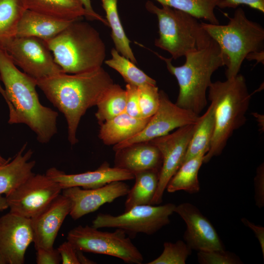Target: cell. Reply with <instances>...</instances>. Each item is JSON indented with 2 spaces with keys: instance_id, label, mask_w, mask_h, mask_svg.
Segmentation results:
<instances>
[{
  "instance_id": "e575fe53",
  "label": "cell",
  "mask_w": 264,
  "mask_h": 264,
  "mask_svg": "<svg viewBox=\"0 0 264 264\" xmlns=\"http://www.w3.org/2000/svg\"><path fill=\"white\" fill-rule=\"evenodd\" d=\"M125 89L127 93L125 112L133 117L142 118L139 106L137 87L127 84Z\"/></svg>"
},
{
  "instance_id": "74e56055",
  "label": "cell",
  "mask_w": 264,
  "mask_h": 264,
  "mask_svg": "<svg viewBox=\"0 0 264 264\" xmlns=\"http://www.w3.org/2000/svg\"><path fill=\"white\" fill-rule=\"evenodd\" d=\"M242 4L264 13V0H221L217 7L221 9L236 8Z\"/></svg>"
},
{
  "instance_id": "9a60e30c",
  "label": "cell",
  "mask_w": 264,
  "mask_h": 264,
  "mask_svg": "<svg viewBox=\"0 0 264 264\" xmlns=\"http://www.w3.org/2000/svg\"><path fill=\"white\" fill-rule=\"evenodd\" d=\"M175 212L179 215L186 224L183 235L185 242L198 251L225 250V247L216 230L194 205L184 202L176 205Z\"/></svg>"
},
{
  "instance_id": "277c9868",
  "label": "cell",
  "mask_w": 264,
  "mask_h": 264,
  "mask_svg": "<svg viewBox=\"0 0 264 264\" xmlns=\"http://www.w3.org/2000/svg\"><path fill=\"white\" fill-rule=\"evenodd\" d=\"M208 90V99L214 110L215 129L203 163L220 155L234 132L245 123L251 98L245 79L240 74L224 81L212 82Z\"/></svg>"
},
{
  "instance_id": "3957f363",
  "label": "cell",
  "mask_w": 264,
  "mask_h": 264,
  "mask_svg": "<svg viewBox=\"0 0 264 264\" xmlns=\"http://www.w3.org/2000/svg\"><path fill=\"white\" fill-rule=\"evenodd\" d=\"M154 53L177 81L179 93L176 104L199 115L207 104L206 92L213 73L225 66L218 44L212 39L205 47L186 54L185 63L179 66L173 65L171 58Z\"/></svg>"
},
{
  "instance_id": "7bdbcfd3",
  "label": "cell",
  "mask_w": 264,
  "mask_h": 264,
  "mask_svg": "<svg viewBox=\"0 0 264 264\" xmlns=\"http://www.w3.org/2000/svg\"><path fill=\"white\" fill-rule=\"evenodd\" d=\"M77 258L80 264H96L94 261L90 260L86 257L83 253V251L77 250Z\"/></svg>"
},
{
  "instance_id": "b9f144b4",
  "label": "cell",
  "mask_w": 264,
  "mask_h": 264,
  "mask_svg": "<svg viewBox=\"0 0 264 264\" xmlns=\"http://www.w3.org/2000/svg\"><path fill=\"white\" fill-rule=\"evenodd\" d=\"M245 59H247L248 61L256 60L257 63H261L264 64V50L260 51L253 52L250 53L246 56Z\"/></svg>"
},
{
  "instance_id": "e0dca14e",
  "label": "cell",
  "mask_w": 264,
  "mask_h": 264,
  "mask_svg": "<svg viewBox=\"0 0 264 264\" xmlns=\"http://www.w3.org/2000/svg\"><path fill=\"white\" fill-rule=\"evenodd\" d=\"M71 207L70 200L60 194L45 208L30 219L36 249L54 247L58 233L69 214Z\"/></svg>"
},
{
  "instance_id": "7402d4cb",
  "label": "cell",
  "mask_w": 264,
  "mask_h": 264,
  "mask_svg": "<svg viewBox=\"0 0 264 264\" xmlns=\"http://www.w3.org/2000/svg\"><path fill=\"white\" fill-rule=\"evenodd\" d=\"M151 117L135 118L123 112L100 125L99 137L105 145L114 146L140 132Z\"/></svg>"
},
{
  "instance_id": "30bf717a",
  "label": "cell",
  "mask_w": 264,
  "mask_h": 264,
  "mask_svg": "<svg viewBox=\"0 0 264 264\" xmlns=\"http://www.w3.org/2000/svg\"><path fill=\"white\" fill-rule=\"evenodd\" d=\"M0 48L7 53L17 66L36 80L63 72L46 42L41 39L14 36L4 42Z\"/></svg>"
},
{
  "instance_id": "7c38bea8",
  "label": "cell",
  "mask_w": 264,
  "mask_h": 264,
  "mask_svg": "<svg viewBox=\"0 0 264 264\" xmlns=\"http://www.w3.org/2000/svg\"><path fill=\"white\" fill-rule=\"evenodd\" d=\"M159 95L158 109L145 128L137 134L114 145L115 152L133 143L150 141L167 134L175 129L198 121L199 115L173 103L164 91L160 90Z\"/></svg>"
},
{
  "instance_id": "f35d334b",
  "label": "cell",
  "mask_w": 264,
  "mask_h": 264,
  "mask_svg": "<svg viewBox=\"0 0 264 264\" xmlns=\"http://www.w3.org/2000/svg\"><path fill=\"white\" fill-rule=\"evenodd\" d=\"M63 264H80L77 255V249L69 241L61 244L57 248Z\"/></svg>"
},
{
  "instance_id": "d6a6232c",
  "label": "cell",
  "mask_w": 264,
  "mask_h": 264,
  "mask_svg": "<svg viewBox=\"0 0 264 264\" xmlns=\"http://www.w3.org/2000/svg\"><path fill=\"white\" fill-rule=\"evenodd\" d=\"M139 106L142 118L152 117L160 104L159 91L156 85L146 84L138 87Z\"/></svg>"
},
{
  "instance_id": "836d02e7",
  "label": "cell",
  "mask_w": 264,
  "mask_h": 264,
  "mask_svg": "<svg viewBox=\"0 0 264 264\" xmlns=\"http://www.w3.org/2000/svg\"><path fill=\"white\" fill-rule=\"evenodd\" d=\"M198 260L201 264H240V259L234 253L222 250L198 251Z\"/></svg>"
},
{
  "instance_id": "bcb514c9",
  "label": "cell",
  "mask_w": 264,
  "mask_h": 264,
  "mask_svg": "<svg viewBox=\"0 0 264 264\" xmlns=\"http://www.w3.org/2000/svg\"><path fill=\"white\" fill-rule=\"evenodd\" d=\"M10 159H11V158H8L7 159H6L4 158V157H3L0 154V164H4V163H6L7 162H8Z\"/></svg>"
},
{
  "instance_id": "f6af8a7d",
  "label": "cell",
  "mask_w": 264,
  "mask_h": 264,
  "mask_svg": "<svg viewBox=\"0 0 264 264\" xmlns=\"http://www.w3.org/2000/svg\"><path fill=\"white\" fill-rule=\"evenodd\" d=\"M0 94L3 97V98H4L5 102L6 103V104H7V105L8 106V107H9V106H10L9 103V102L8 101V99H7V98L5 90H4V88L2 87V86H1V84H0Z\"/></svg>"
},
{
  "instance_id": "ee69618b",
  "label": "cell",
  "mask_w": 264,
  "mask_h": 264,
  "mask_svg": "<svg viewBox=\"0 0 264 264\" xmlns=\"http://www.w3.org/2000/svg\"><path fill=\"white\" fill-rule=\"evenodd\" d=\"M8 208L5 197L0 195V212Z\"/></svg>"
},
{
  "instance_id": "ba28073f",
  "label": "cell",
  "mask_w": 264,
  "mask_h": 264,
  "mask_svg": "<svg viewBox=\"0 0 264 264\" xmlns=\"http://www.w3.org/2000/svg\"><path fill=\"white\" fill-rule=\"evenodd\" d=\"M67 241L77 250L113 256L128 264H141L144 260L141 253L121 229L109 232L79 225L68 232Z\"/></svg>"
},
{
  "instance_id": "d4e9b609",
  "label": "cell",
  "mask_w": 264,
  "mask_h": 264,
  "mask_svg": "<svg viewBox=\"0 0 264 264\" xmlns=\"http://www.w3.org/2000/svg\"><path fill=\"white\" fill-rule=\"evenodd\" d=\"M205 154H202L184 161L166 187L169 193L184 190L190 194L200 190L198 171L203 163Z\"/></svg>"
},
{
  "instance_id": "44dd1931",
  "label": "cell",
  "mask_w": 264,
  "mask_h": 264,
  "mask_svg": "<svg viewBox=\"0 0 264 264\" xmlns=\"http://www.w3.org/2000/svg\"><path fill=\"white\" fill-rule=\"evenodd\" d=\"M24 144L13 159L0 164V195L8 194L34 173L36 162L30 160L33 152L28 149L24 152Z\"/></svg>"
},
{
  "instance_id": "cb8c5ba5",
  "label": "cell",
  "mask_w": 264,
  "mask_h": 264,
  "mask_svg": "<svg viewBox=\"0 0 264 264\" xmlns=\"http://www.w3.org/2000/svg\"><path fill=\"white\" fill-rule=\"evenodd\" d=\"M159 172L157 170H148L134 174L135 183L126 195L124 211L137 205H152L158 186Z\"/></svg>"
},
{
  "instance_id": "52a82bcc",
  "label": "cell",
  "mask_w": 264,
  "mask_h": 264,
  "mask_svg": "<svg viewBox=\"0 0 264 264\" xmlns=\"http://www.w3.org/2000/svg\"><path fill=\"white\" fill-rule=\"evenodd\" d=\"M145 7L158 19L159 37L154 45L168 52L172 59L203 48L212 39L201 22L187 13L165 5L159 7L150 0Z\"/></svg>"
},
{
  "instance_id": "f1b7e54d",
  "label": "cell",
  "mask_w": 264,
  "mask_h": 264,
  "mask_svg": "<svg viewBox=\"0 0 264 264\" xmlns=\"http://www.w3.org/2000/svg\"><path fill=\"white\" fill-rule=\"evenodd\" d=\"M161 6H167L187 13L197 19L218 24L214 10L221 0H154Z\"/></svg>"
},
{
  "instance_id": "8d00e7d4",
  "label": "cell",
  "mask_w": 264,
  "mask_h": 264,
  "mask_svg": "<svg viewBox=\"0 0 264 264\" xmlns=\"http://www.w3.org/2000/svg\"><path fill=\"white\" fill-rule=\"evenodd\" d=\"M36 250L37 264H59L61 262V255L57 249L39 248Z\"/></svg>"
},
{
  "instance_id": "9c48e42d",
  "label": "cell",
  "mask_w": 264,
  "mask_h": 264,
  "mask_svg": "<svg viewBox=\"0 0 264 264\" xmlns=\"http://www.w3.org/2000/svg\"><path fill=\"white\" fill-rule=\"evenodd\" d=\"M176 206L172 203L141 205L119 215L100 213L92 221V226L121 229L131 238L139 233L151 235L170 223V217L175 212Z\"/></svg>"
},
{
  "instance_id": "2e32d148",
  "label": "cell",
  "mask_w": 264,
  "mask_h": 264,
  "mask_svg": "<svg viewBox=\"0 0 264 264\" xmlns=\"http://www.w3.org/2000/svg\"><path fill=\"white\" fill-rule=\"evenodd\" d=\"M130 188L122 181H115L94 189H85L71 187L62 190L71 204L69 215L74 220L93 212L101 206L111 203L119 197L126 196Z\"/></svg>"
},
{
  "instance_id": "ab89813d",
  "label": "cell",
  "mask_w": 264,
  "mask_h": 264,
  "mask_svg": "<svg viewBox=\"0 0 264 264\" xmlns=\"http://www.w3.org/2000/svg\"><path fill=\"white\" fill-rule=\"evenodd\" d=\"M241 220L246 226L250 228L255 233L256 237L259 242L263 258H264V227L256 225L244 218H242Z\"/></svg>"
},
{
  "instance_id": "6da1fadb",
  "label": "cell",
  "mask_w": 264,
  "mask_h": 264,
  "mask_svg": "<svg viewBox=\"0 0 264 264\" xmlns=\"http://www.w3.org/2000/svg\"><path fill=\"white\" fill-rule=\"evenodd\" d=\"M37 87L64 115L67 126V139L77 143L78 127L82 116L96 106L104 92L114 84L102 67L76 74L64 72L36 80Z\"/></svg>"
},
{
  "instance_id": "484cf974",
  "label": "cell",
  "mask_w": 264,
  "mask_h": 264,
  "mask_svg": "<svg viewBox=\"0 0 264 264\" xmlns=\"http://www.w3.org/2000/svg\"><path fill=\"white\" fill-rule=\"evenodd\" d=\"M214 129V110L213 106L210 104L205 112L199 117L183 162L198 154H205L208 152Z\"/></svg>"
},
{
  "instance_id": "1f68e13d",
  "label": "cell",
  "mask_w": 264,
  "mask_h": 264,
  "mask_svg": "<svg viewBox=\"0 0 264 264\" xmlns=\"http://www.w3.org/2000/svg\"><path fill=\"white\" fill-rule=\"evenodd\" d=\"M161 255L148 264H185L192 250L181 240L175 242H165Z\"/></svg>"
},
{
  "instance_id": "60d3db41",
  "label": "cell",
  "mask_w": 264,
  "mask_h": 264,
  "mask_svg": "<svg viewBox=\"0 0 264 264\" xmlns=\"http://www.w3.org/2000/svg\"><path fill=\"white\" fill-rule=\"evenodd\" d=\"M88 14L89 20H97L101 22L106 25H108L107 20L93 10L91 0H81Z\"/></svg>"
},
{
  "instance_id": "5b68a950",
  "label": "cell",
  "mask_w": 264,
  "mask_h": 264,
  "mask_svg": "<svg viewBox=\"0 0 264 264\" xmlns=\"http://www.w3.org/2000/svg\"><path fill=\"white\" fill-rule=\"evenodd\" d=\"M62 71L76 74L102 66L106 55L99 32L80 20L71 22L53 38L44 41Z\"/></svg>"
},
{
  "instance_id": "d590c367",
  "label": "cell",
  "mask_w": 264,
  "mask_h": 264,
  "mask_svg": "<svg viewBox=\"0 0 264 264\" xmlns=\"http://www.w3.org/2000/svg\"><path fill=\"white\" fill-rule=\"evenodd\" d=\"M255 200L259 208L264 206V164H261L257 168L254 179Z\"/></svg>"
},
{
  "instance_id": "4fadbf2b",
  "label": "cell",
  "mask_w": 264,
  "mask_h": 264,
  "mask_svg": "<svg viewBox=\"0 0 264 264\" xmlns=\"http://www.w3.org/2000/svg\"><path fill=\"white\" fill-rule=\"evenodd\" d=\"M197 122L150 141L157 147L162 157L158 186L152 205L162 202L163 194L168 183L183 162Z\"/></svg>"
},
{
  "instance_id": "8992f818",
  "label": "cell",
  "mask_w": 264,
  "mask_h": 264,
  "mask_svg": "<svg viewBox=\"0 0 264 264\" xmlns=\"http://www.w3.org/2000/svg\"><path fill=\"white\" fill-rule=\"evenodd\" d=\"M225 25L201 22L204 30L219 45L226 66V79L236 76L246 56L264 50V28L247 18L242 8L235 10Z\"/></svg>"
},
{
  "instance_id": "7a4b0ae2",
  "label": "cell",
  "mask_w": 264,
  "mask_h": 264,
  "mask_svg": "<svg viewBox=\"0 0 264 264\" xmlns=\"http://www.w3.org/2000/svg\"><path fill=\"white\" fill-rule=\"evenodd\" d=\"M0 80L9 103V124L27 125L37 141L47 144L57 133L58 113L42 105L36 91V80L21 71L0 48Z\"/></svg>"
},
{
  "instance_id": "ffe728a7",
  "label": "cell",
  "mask_w": 264,
  "mask_h": 264,
  "mask_svg": "<svg viewBox=\"0 0 264 264\" xmlns=\"http://www.w3.org/2000/svg\"><path fill=\"white\" fill-rule=\"evenodd\" d=\"M72 22L25 9L18 23L16 36L34 37L47 41L58 34Z\"/></svg>"
},
{
  "instance_id": "4dcf8cb0",
  "label": "cell",
  "mask_w": 264,
  "mask_h": 264,
  "mask_svg": "<svg viewBox=\"0 0 264 264\" xmlns=\"http://www.w3.org/2000/svg\"><path fill=\"white\" fill-rule=\"evenodd\" d=\"M25 10L21 0H0V46L16 36L18 23Z\"/></svg>"
},
{
  "instance_id": "603a6c76",
  "label": "cell",
  "mask_w": 264,
  "mask_h": 264,
  "mask_svg": "<svg viewBox=\"0 0 264 264\" xmlns=\"http://www.w3.org/2000/svg\"><path fill=\"white\" fill-rule=\"evenodd\" d=\"M26 10L66 21L89 20L81 0H21Z\"/></svg>"
},
{
  "instance_id": "4316f807",
  "label": "cell",
  "mask_w": 264,
  "mask_h": 264,
  "mask_svg": "<svg viewBox=\"0 0 264 264\" xmlns=\"http://www.w3.org/2000/svg\"><path fill=\"white\" fill-rule=\"evenodd\" d=\"M118 0H101L106 13L108 26L111 28V36L115 49L121 55L135 64L137 61L130 46V41L126 35L118 15Z\"/></svg>"
},
{
  "instance_id": "ac0fdd59",
  "label": "cell",
  "mask_w": 264,
  "mask_h": 264,
  "mask_svg": "<svg viewBox=\"0 0 264 264\" xmlns=\"http://www.w3.org/2000/svg\"><path fill=\"white\" fill-rule=\"evenodd\" d=\"M45 175L57 182L62 189L71 187H80L85 189L97 188L115 181L134 179V175L124 169L111 167L104 162L95 171L80 174H66L55 167L48 169Z\"/></svg>"
},
{
  "instance_id": "d6986e66",
  "label": "cell",
  "mask_w": 264,
  "mask_h": 264,
  "mask_svg": "<svg viewBox=\"0 0 264 264\" xmlns=\"http://www.w3.org/2000/svg\"><path fill=\"white\" fill-rule=\"evenodd\" d=\"M162 163L161 154L151 141L132 144L115 151L114 167L126 170L133 175L137 172L157 170Z\"/></svg>"
},
{
  "instance_id": "8fae6325",
  "label": "cell",
  "mask_w": 264,
  "mask_h": 264,
  "mask_svg": "<svg viewBox=\"0 0 264 264\" xmlns=\"http://www.w3.org/2000/svg\"><path fill=\"white\" fill-rule=\"evenodd\" d=\"M62 190L45 174L34 173L5 197L10 212L31 219L45 208Z\"/></svg>"
},
{
  "instance_id": "83f0119b",
  "label": "cell",
  "mask_w": 264,
  "mask_h": 264,
  "mask_svg": "<svg viewBox=\"0 0 264 264\" xmlns=\"http://www.w3.org/2000/svg\"><path fill=\"white\" fill-rule=\"evenodd\" d=\"M127 93L118 84H112L103 94L96 106L95 117L100 125L125 112Z\"/></svg>"
},
{
  "instance_id": "5bb4252c",
  "label": "cell",
  "mask_w": 264,
  "mask_h": 264,
  "mask_svg": "<svg viewBox=\"0 0 264 264\" xmlns=\"http://www.w3.org/2000/svg\"><path fill=\"white\" fill-rule=\"evenodd\" d=\"M33 241L30 219L9 212L0 218V264H23Z\"/></svg>"
},
{
  "instance_id": "f546056e",
  "label": "cell",
  "mask_w": 264,
  "mask_h": 264,
  "mask_svg": "<svg viewBox=\"0 0 264 264\" xmlns=\"http://www.w3.org/2000/svg\"><path fill=\"white\" fill-rule=\"evenodd\" d=\"M111 58L104 63L117 71L128 84L139 87L146 84L156 85L155 80L147 75L130 60L121 55L114 48L111 50Z\"/></svg>"
}]
</instances>
